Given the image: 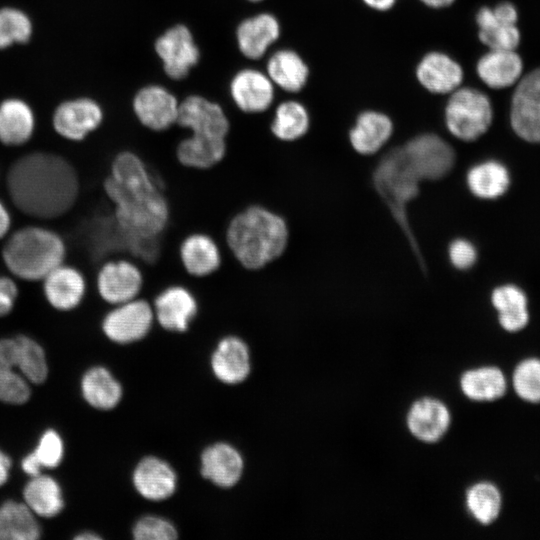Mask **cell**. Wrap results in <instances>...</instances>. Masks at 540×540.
<instances>
[{"label":"cell","mask_w":540,"mask_h":540,"mask_svg":"<svg viewBox=\"0 0 540 540\" xmlns=\"http://www.w3.org/2000/svg\"><path fill=\"white\" fill-rule=\"evenodd\" d=\"M19 288L14 277L0 274V317H5L14 309Z\"/></svg>","instance_id":"cell-46"},{"label":"cell","mask_w":540,"mask_h":540,"mask_svg":"<svg viewBox=\"0 0 540 540\" xmlns=\"http://www.w3.org/2000/svg\"><path fill=\"white\" fill-rule=\"evenodd\" d=\"M465 506L470 516L482 525L493 523L502 509V494L492 482L479 481L465 493Z\"/></svg>","instance_id":"cell-39"},{"label":"cell","mask_w":540,"mask_h":540,"mask_svg":"<svg viewBox=\"0 0 540 540\" xmlns=\"http://www.w3.org/2000/svg\"><path fill=\"white\" fill-rule=\"evenodd\" d=\"M133 537L136 540H172L177 537V531L166 519L146 516L135 524Z\"/></svg>","instance_id":"cell-44"},{"label":"cell","mask_w":540,"mask_h":540,"mask_svg":"<svg viewBox=\"0 0 540 540\" xmlns=\"http://www.w3.org/2000/svg\"><path fill=\"white\" fill-rule=\"evenodd\" d=\"M179 257L186 273L199 278L214 273L222 262L221 247L204 232L187 235L179 246Z\"/></svg>","instance_id":"cell-23"},{"label":"cell","mask_w":540,"mask_h":540,"mask_svg":"<svg viewBox=\"0 0 540 540\" xmlns=\"http://www.w3.org/2000/svg\"><path fill=\"white\" fill-rule=\"evenodd\" d=\"M24 503L36 515L44 518L57 516L64 508L59 483L48 475L31 477L23 489Z\"/></svg>","instance_id":"cell-35"},{"label":"cell","mask_w":540,"mask_h":540,"mask_svg":"<svg viewBox=\"0 0 540 540\" xmlns=\"http://www.w3.org/2000/svg\"><path fill=\"white\" fill-rule=\"evenodd\" d=\"M40 535L36 515L24 502L8 500L0 505V540H36Z\"/></svg>","instance_id":"cell-36"},{"label":"cell","mask_w":540,"mask_h":540,"mask_svg":"<svg viewBox=\"0 0 540 540\" xmlns=\"http://www.w3.org/2000/svg\"><path fill=\"white\" fill-rule=\"evenodd\" d=\"M133 484L144 498L153 501L164 500L176 489V474L165 461L147 457L136 466Z\"/></svg>","instance_id":"cell-26"},{"label":"cell","mask_w":540,"mask_h":540,"mask_svg":"<svg viewBox=\"0 0 540 540\" xmlns=\"http://www.w3.org/2000/svg\"><path fill=\"white\" fill-rule=\"evenodd\" d=\"M512 386L523 401L540 403V359L528 357L521 360L514 368Z\"/></svg>","instance_id":"cell-42"},{"label":"cell","mask_w":540,"mask_h":540,"mask_svg":"<svg viewBox=\"0 0 540 540\" xmlns=\"http://www.w3.org/2000/svg\"><path fill=\"white\" fill-rule=\"evenodd\" d=\"M103 119V110L97 102L80 98L59 105L54 112L52 124L61 137L80 142L96 131Z\"/></svg>","instance_id":"cell-17"},{"label":"cell","mask_w":540,"mask_h":540,"mask_svg":"<svg viewBox=\"0 0 540 540\" xmlns=\"http://www.w3.org/2000/svg\"><path fill=\"white\" fill-rule=\"evenodd\" d=\"M155 320L151 301L143 297L113 305L103 315L101 329L112 342L129 344L146 337Z\"/></svg>","instance_id":"cell-8"},{"label":"cell","mask_w":540,"mask_h":540,"mask_svg":"<svg viewBox=\"0 0 540 540\" xmlns=\"http://www.w3.org/2000/svg\"><path fill=\"white\" fill-rule=\"evenodd\" d=\"M10 201L22 214L52 220L77 203L81 181L75 166L61 155L34 151L17 158L6 174Z\"/></svg>","instance_id":"cell-1"},{"label":"cell","mask_w":540,"mask_h":540,"mask_svg":"<svg viewBox=\"0 0 540 540\" xmlns=\"http://www.w3.org/2000/svg\"><path fill=\"white\" fill-rule=\"evenodd\" d=\"M310 128V115L299 101L281 102L274 111L269 132L278 141L291 143L303 138Z\"/></svg>","instance_id":"cell-37"},{"label":"cell","mask_w":540,"mask_h":540,"mask_svg":"<svg viewBox=\"0 0 540 540\" xmlns=\"http://www.w3.org/2000/svg\"><path fill=\"white\" fill-rule=\"evenodd\" d=\"M491 304L497 311L498 322L507 332H519L529 323L528 298L515 284L497 286L491 293Z\"/></svg>","instance_id":"cell-29"},{"label":"cell","mask_w":540,"mask_h":540,"mask_svg":"<svg viewBox=\"0 0 540 540\" xmlns=\"http://www.w3.org/2000/svg\"><path fill=\"white\" fill-rule=\"evenodd\" d=\"M391 118L380 111L361 112L349 131L351 147L360 155H373L381 150L393 135Z\"/></svg>","instance_id":"cell-24"},{"label":"cell","mask_w":540,"mask_h":540,"mask_svg":"<svg viewBox=\"0 0 540 540\" xmlns=\"http://www.w3.org/2000/svg\"><path fill=\"white\" fill-rule=\"evenodd\" d=\"M448 258L452 266L458 270H467L474 266L478 253L474 244L467 239L453 240L448 247Z\"/></svg>","instance_id":"cell-45"},{"label":"cell","mask_w":540,"mask_h":540,"mask_svg":"<svg viewBox=\"0 0 540 540\" xmlns=\"http://www.w3.org/2000/svg\"><path fill=\"white\" fill-rule=\"evenodd\" d=\"M75 539L77 540H97V539H100V537L93 533V532H82L80 534H78Z\"/></svg>","instance_id":"cell-51"},{"label":"cell","mask_w":540,"mask_h":540,"mask_svg":"<svg viewBox=\"0 0 540 540\" xmlns=\"http://www.w3.org/2000/svg\"><path fill=\"white\" fill-rule=\"evenodd\" d=\"M143 283L144 277L140 266L124 257L104 261L94 276L95 293L109 306L139 297Z\"/></svg>","instance_id":"cell-7"},{"label":"cell","mask_w":540,"mask_h":540,"mask_svg":"<svg viewBox=\"0 0 540 540\" xmlns=\"http://www.w3.org/2000/svg\"><path fill=\"white\" fill-rule=\"evenodd\" d=\"M281 25L276 16L262 12L241 21L236 28V42L247 59L259 60L280 38Z\"/></svg>","instance_id":"cell-21"},{"label":"cell","mask_w":540,"mask_h":540,"mask_svg":"<svg viewBox=\"0 0 540 540\" xmlns=\"http://www.w3.org/2000/svg\"><path fill=\"white\" fill-rule=\"evenodd\" d=\"M405 156L420 178L440 180L453 169L456 154L453 147L433 133L415 136L402 146Z\"/></svg>","instance_id":"cell-9"},{"label":"cell","mask_w":540,"mask_h":540,"mask_svg":"<svg viewBox=\"0 0 540 540\" xmlns=\"http://www.w3.org/2000/svg\"><path fill=\"white\" fill-rule=\"evenodd\" d=\"M176 125L201 138L227 139L231 130L223 108L200 95H190L180 102Z\"/></svg>","instance_id":"cell-11"},{"label":"cell","mask_w":540,"mask_h":540,"mask_svg":"<svg viewBox=\"0 0 540 540\" xmlns=\"http://www.w3.org/2000/svg\"><path fill=\"white\" fill-rule=\"evenodd\" d=\"M493 106L487 94L461 86L449 94L444 107V123L455 138L472 142L484 135L493 122Z\"/></svg>","instance_id":"cell-6"},{"label":"cell","mask_w":540,"mask_h":540,"mask_svg":"<svg viewBox=\"0 0 540 540\" xmlns=\"http://www.w3.org/2000/svg\"><path fill=\"white\" fill-rule=\"evenodd\" d=\"M16 364L29 383L41 384L48 376V364L42 346L27 335H17Z\"/></svg>","instance_id":"cell-41"},{"label":"cell","mask_w":540,"mask_h":540,"mask_svg":"<svg viewBox=\"0 0 540 540\" xmlns=\"http://www.w3.org/2000/svg\"><path fill=\"white\" fill-rule=\"evenodd\" d=\"M266 74L273 84L283 91L297 93L306 86L310 72L298 52L285 48L275 51L269 57Z\"/></svg>","instance_id":"cell-28"},{"label":"cell","mask_w":540,"mask_h":540,"mask_svg":"<svg viewBox=\"0 0 540 540\" xmlns=\"http://www.w3.org/2000/svg\"><path fill=\"white\" fill-rule=\"evenodd\" d=\"M373 182L393 218L418 251L408 218V204L419 194L420 178L408 162L402 146L390 150L378 163Z\"/></svg>","instance_id":"cell-5"},{"label":"cell","mask_w":540,"mask_h":540,"mask_svg":"<svg viewBox=\"0 0 540 540\" xmlns=\"http://www.w3.org/2000/svg\"><path fill=\"white\" fill-rule=\"evenodd\" d=\"M35 128L31 108L18 99L0 104V142L6 146H20L30 140Z\"/></svg>","instance_id":"cell-33"},{"label":"cell","mask_w":540,"mask_h":540,"mask_svg":"<svg viewBox=\"0 0 540 540\" xmlns=\"http://www.w3.org/2000/svg\"><path fill=\"white\" fill-rule=\"evenodd\" d=\"M31 395L30 385L16 364L15 338L0 339V401L24 404Z\"/></svg>","instance_id":"cell-31"},{"label":"cell","mask_w":540,"mask_h":540,"mask_svg":"<svg viewBox=\"0 0 540 540\" xmlns=\"http://www.w3.org/2000/svg\"><path fill=\"white\" fill-rule=\"evenodd\" d=\"M416 78L428 92L449 95L462 86L464 71L460 63L449 54L430 51L418 62Z\"/></svg>","instance_id":"cell-20"},{"label":"cell","mask_w":540,"mask_h":540,"mask_svg":"<svg viewBox=\"0 0 540 540\" xmlns=\"http://www.w3.org/2000/svg\"><path fill=\"white\" fill-rule=\"evenodd\" d=\"M211 367L215 376L224 383L242 382L250 372L247 344L233 335L222 338L212 354Z\"/></svg>","instance_id":"cell-25"},{"label":"cell","mask_w":540,"mask_h":540,"mask_svg":"<svg viewBox=\"0 0 540 540\" xmlns=\"http://www.w3.org/2000/svg\"><path fill=\"white\" fill-rule=\"evenodd\" d=\"M290 229L279 213L252 204L236 213L225 231V244L246 269L258 270L279 259L286 251Z\"/></svg>","instance_id":"cell-3"},{"label":"cell","mask_w":540,"mask_h":540,"mask_svg":"<svg viewBox=\"0 0 540 540\" xmlns=\"http://www.w3.org/2000/svg\"><path fill=\"white\" fill-rule=\"evenodd\" d=\"M459 386L465 397L476 402L495 401L504 396L508 388L503 371L493 365L464 371Z\"/></svg>","instance_id":"cell-30"},{"label":"cell","mask_w":540,"mask_h":540,"mask_svg":"<svg viewBox=\"0 0 540 540\" xmlns=\"http://www.w3.org/2000/svg\"><path fill=\"white\" fill-rule=\"evenodd\" d=\"M425 6L432 9H442L451 6L456 0H420Z\"/></svg>","instance_id":"cell-50"},{"label":"cell","mask_w":540,"mask_h":540,"mask_svg":"<svg viewBox=\"0 0 540 540\" xmlns=\"http://www.w3.org/2000/svg\"><path fill=\"white\" fill-rule=\"evenodd\" d=\"M363 3L369 8L376 11H388L390 10L398 0H362Z\"/></svg>","instance_id":"cell-49"},{"label":"cell","mask_w":540,"mask_h":540,"mask_svg":"<svg viewBox=\"0 0 540 540\" xmlns=\"http://www.w3.org/2000/svg\"><path fill=\"white\" fill-rule=\"evenodd\" d=\"M227 151V139L201 138L187 134L176 145L177 160L184 166L209 169L219 163Z\"/></svg>","instance_id":"cell-34"},{"label":"cell","mask_w":540,"mask_h":540,"mask_svg":"<svg viewBox=\"0 0 540 540\" xmlns=\"http://www.w3.org/2000/svg\"><path fill=\"white\" fill-rule=\"evenodd\" d=\"M31 33L32 25L25 13L14 8L0 10V49L27 42Z\"/></svg>","instance_id":"cell-43"},{"label":"cell","mask_w":540,"mask_h":540,"mask_svg":"<svg viewBox=\"0 0 540 540\" xmlns=\"http://www.w3.org/2000/svg\"><path fill=\"white\" fill-rule=\"evenodd\" d=\"M81 393L86 402L92 407L109 410L119 403L122 388L106 368L97 366L89 369L83 375Z\"/></svg>","instance_id":"cell-38"},{"label":"cell","mask_w":540,"mask_h":540,"mask_svg":"<svg viewBox=\"0 0 540 540\" xmlns=\"http://www.w3.org/2000/svg\"><path fill=\"white\" fill-rule=\"evenodd\" d=\"M11 465V458L0 450V487L7 482Z\"/></svg>","instance_id":"cell-48"},{"label":"cell","mask_w":540,"mask_h":540,"mask_svg":"<svg viewBox=\"0 0 540 540\" xmlns=\"http://www.w3.org/2000/svg\"><path fill=\"white\" fill-rule=\"evenodd\" d=\"M42 292L55 310L68 312L78 308L88 292V281L81 269L65 262L42 279Z\"/></svg>","instance_id":"cell-16"},{"label":"cell","mask_w":540,"mask_h":540,"mask_svg":"<svg viewBox=\"0 0 540 540\" xmlns=\"http://www.w3.org/2000/svg\"><path fill=\"white\" fill-rule=\"evenodd\" d=\"M511 177L507 167L493 159L473 165L466 174L469 191L477 198L494 200L503 196L510 187Z\"/></svg>","instance_id":"cell-32"},{"label":"cell","mask_w":540,"mask_h":540,"mask_svg":"<svg viewBox=\"0 0 540 540\" xmlns=\"http://www.w3.org/2000/svg\"><path fill=\"white\" fill-rule=\"evenodd\" d=\"M524 64L516 50L489 49L476 63L478 78L491 89H505L517 84Z\"/></svg>","instance_id":"cell-22"},{"label":"cell","mask_w":540,"mask_h":540,"mask_svg":"<svg viewBox=\"0 0 540 540\" xmlns=\"http://www.w3.org/2000/svg\"><path fill=\"white\" fill-rule=\"evenodd\" d=\"M246 1H249V2H252V3H256V2H261L263 0H246Z\"/></svg>","instance_id":"cell-52"},{"label":"cell","mask_w":540,"mask_h":540,"mask_svg":"<svg viewBox=\"0 0 540 540\" xmlns=\"http://www.w3.org/2000/svg\"><path fill=\"white\" fill-rule=\"evenodd\" d=\"M180 102L166 88L147 85L135 94L132 110L137 122L153 132H164L176 125Z\"/></svg>","instance_id":"cell-15"},{"label":"cell","mask_w":540,"mask_h":540,"mask_svg":"<svg viewBox=\"0 0 540 540\" xmlns=\"http://www.w3.org/2000/svg\"><path fill=\"white\" fill-rule=\"evenodd\" d=\"M243 459L227 443H217L206 448L201 456V473L215 485L231 487L240 479Z\"/></svg>","instance_id":"cell-27"},{"label":"cell","mask_w":540,"mask_h":540,"mask_svg":"<svg viewBox=\"0 0 540 540\" xmlns=\"http://www.w3.org/2000/svg\"><path fill=\"white\" fill-rule=\"evenodd\" d=\"M67 244L55 230L41 225H26L9 233L1 258L14 278L35 282L65 262Z\"/></svg>","instance_id":"cell-4"},{"label":"cell","mask_w":540,"mask_h":540,"mask_svg":"<svg viewBox=\"0 0 540 540\" xmlns=\"http://www.w3.org/2000/svg\"><path fill=\"white\" fill-rule=\"evenodd\" d=\"M451 412L441 400L422 397L414 401L406 415V425L410 434L423 443H436L448 432Z\"/></svg>","instance_id":"cell-19"},{"label":"cell","mask_w":540,"mask_h":540,"mask_svg":"<svg viewBox=\"0 0 540 540\" xmlns=\"http://www.w3.org/2000/svg\"><path fill=\"white\" fill-rule=\"evenodd\" d=\"M229 89L234 104L245 114L266 112L275 98V85L268 75L253 68L239 70L233 76Z\"/></svg>","instance_id":"cell-18"},{"label":"cell","mask_w":540,"mask_h":540,"mask_svg":"<svg viewBox=\"0 0 540 540\" xmlns=\"http://www.w3.org/2000/svg\"><path fill=\"white\" fill-rule=\"evenodd\" d=\"M165 74L172 80L186 78L200 60V50L190 29L176 24L161 34L154 43Z\"/></svg>","instance_id":"cell-12"},{"label":"cell","mask_w":540,"mask_h":540,"mask_svg":"<svg viewBox=\"0 0 540 540\" xmlns=\"http://www.w3.org/2000/svg\"><path fill=\"white\" fill-rule=\"evenodd\" d=\"M64 457V443L54 429L45 430L33 451L21 460V469L33 477L41 474L42 469L56 468Z\"/></svg>","instance_id":"cell-40"},{"label":"cell","mask_w":540,"mask_h":540,"mask_svg":"<svg viewBox=\"0 0 540 540\" xmlns=\"http://www.w3.org/2000/svg\"><path fill=\"white\" fill-rule=\"evenodd\" d=\"M510 124L529 143H540V67L523 75L511 98Z\"/></svg>","instance_id":"cell-10"},{"label":"cell","mask_w":540,"mask_h":540,"mask_svg":"<svg viewBox=\"0 0 540 540\" xmlns=\"http://www.w3.org/2000/svg\"><path fill=\"white\" fill-rule=\"evenodd\" d=\"M120 228L128 235H160L169 221V206L142 158L121 150L112 159L102 182Z\"/></svg>","instance_id":"cell-2"},{"label":"cell","mask_w":540,"mask_h":540,"mask_svg":"<svg viewBox=\"0 0 540 540\" xmlns=\"http://www.w3.org/2000/svg\"><path fill=\"white\" fill-rule=\"evenodd\" d=\"M12 216L6 204L0 199V240L5 239L11 230Z\"/></svg>","instance_id":"cell-47"},{"label":"cell","mask_w":540,"mask_h":540,"mask_svg":"<svg viewBox=\"0 0 540 540\" xmlns=\"http://www.w3.org/2000/svg\"><path fill=\"white\" fill-rule=\"evenodd\" d=\"M151 303L158 325L169 332L188 331L199 311L195 294L182 284L164 287Z\"/></svg>","instance_id":"cell-13"},{"label":"cell","mask_w":540,"mask_h":540,"mask_svg":"<svg viewBox=\"0 0 540 540\" xmlns=\"http://www.w3.org/2000/svg\"><path fill=\"white\" fill-rule=\"evenodd\" d=\"M478 38L489 49L516 50L521 41L517 27L518 11L511 2L483 6L475 16Z\"/></svg>","instance_id":"cell-14"}]
</instances>
